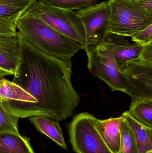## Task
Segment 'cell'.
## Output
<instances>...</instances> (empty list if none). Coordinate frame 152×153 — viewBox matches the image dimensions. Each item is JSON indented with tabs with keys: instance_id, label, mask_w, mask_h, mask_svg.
Wrapping results in <instances>:
<instances>
[{
	"instance_id": "6da1fadb",
	"label": "cell",
	"mask_w": 152,
	"mask_h": 153,
	"mask_svg": "<svg viewBox=\"0 0 152 153\" xmlns=\"http://www.w3.org/2000/svg\"><path fill=\"white\" fill-rule=\"evenodd\" d=\"M18 33L19 60L12 82L37 100L29 117L41 116L59 122L71 117L80 100L71 82V60L45 53Z\"/></svg>"
},
{
	"instance_id": "7a4b0ae2",
	"label": "cell",
	"mask_w": 152,
	"mask_h": 153,
	"mask_svg": "<svg viewBox=\"0 0 152 153\" xmlns=\"http://www.w3.org/2000/svg\"><path fill=\"white\" fill-rule=\"evenodd\" d=\"M16 28L27 41L42 52L55 58L68 61L81 47L27 10L16 22Z\"/></svg>"
},
{
	"instance_id": "3957f363",
	"label": "cell",
	"mask_w": 152,
	"mask_h": 153,
	"mask_svg": "<svg viewBox=\"0 0 152 153\" xmlns=\"http://www.w3.org/2000/svg\"><path fill=\"white\" fill-rule=\"evenodd\" d=\"M109 32L132 37L152 24V13L134 0H109Z\"/></svg>"
},
{
	"instance_id": "277c9868",
	"label": "cell",
	"mask_w": 152,
	"mask_h": 153,
	"mask_svg": "<svg viewBox=\"0 0 152 153\" xmlns=\"http://www.w3.org/2000/svg\"><path fill=\"white\" fill-rule=\"evenodd\" d=\"M28 10L56 31L77 43L84 50V29L75 11L55 8L37 1Z\"/></svg>"
},
{
	"instance_id": "5b68a950",
	"label": "cell",
	"mask_w": 152,
	"mask_h": 153,
	"mask_svg": "<svg viewBox=\"0 0 152 153\" xmlns=\"http://www.w3.org/2000/svg\"><path fill=\"white\" fill-rule=\"evenodd\" d=\"M88 112L76 115L68 126L70 141L76 153H112L93 124Z\"/></svg>"
},
{
	"instance_id": "8992f818",
	"label": "cell",
	"mask_w": 152,
	"mask_h": 153,
	"mask_svg": "<svg viewBox=\"0 0 152 153\" xmlns=\"http://www.w3.org/2000/svg\"><path fill=\"white\" fill-rule=\"evenodd\" d=\"M91 75L105 82L113 91L126 93L125 78L111 52L101 44L84 50Z\"/></svg>"
},
{
	"instance_id": "52a82bcc",
	"label": "cell",
	"mask_w": 152,
	"mask_h": 153,
	"mask_svg": "<svg viewBox=\"0 0 152 153\" xmlns=\"http://www.w3.org/2000/svg\"><path fill=\"white\" fill-rule=\"evenodd\" d=\"M84 29L85 44L84 50L98 45L109 34V9L104 1L75 12Z\"/></svg>"
},
{
	"instance_id": "ba28073f",
	"label": "cell",
	"mask_w": 152,
	"mask_h": 153,
	"mask_svg": "<svg viewBox=\"0 0 152 153\" xmlns=\"http://www.w3.org/2000/svg\"><path fill=\"white\" fill-rule=\"evenodd\" d=\"M126 83V94L132 102L142 99L152 100V64L141 60L131 61L120 68Z\"/></svg>"
},
{
	"instance_id": "9c48e42d",
	"label": "cell",
	"mask_w": 152,
	"mask_h": 153,
	"mask_svg": "<svg viewBox=\"0 0 152 153\" xmlns=\"http://www.w3.org/2000/svg\"><path fill=\"white\" fill-rule=\"evenodd\" d=\"M101 44L111 52L119 68L127 63L139 59L143 46L132 44L124 37L111 33Z\"/></svg>"
},
{
	"instance_id": "30bf717a",
	"label": "cell",
	"mask_w": 152,
	"mask_h": 153,
	"mask_svg": "<svg viewBox=\"0 0 152 153\" xmlns=\"http://www.w3.org/2000/svg\"><path fill=\"white\" fill-rule=\"evenodd\" d=\"M92 121L95 129L112 153H118L120 148L121 129L124 119L121 116L101 120L92 117Z\"/></svg>"
},
{
	"instance_id": "8fae6325",
	"label": "cell",
	"mask_w": 152,
	"mask_h": 153,
	"mask_svg": "<svg viewBox=\"0 0 152 153\" xmlns=\"http://www.w3.org/2000/svg\"><path fill=\"white\" fill-rule=\"evenodd\" d=\"M20 56V40L16 35L0 34V69L14 75Z\"/></svg>"
},
{
	"instance_id": "7c38bea8",
	"label": "cell",
	"mask_w": 152,
	"mask_h": 153,
	"mask_svg": "<svg viewBox=\"0 0 152 153\" xmlns=\"http://www.w3.org/2000/svg\"><path fill=\"white\" fill-rule=\"evenodd\" d=\"M134 136L138 153H145L152 150V128L146 126L136 120L125 111L121 115Z\"/></svg>"
},
{
	"instance_id": "4fadbf2b",
	"label": "cell",
	"mask_w": 152,
	"mask_h": 153,
	"mask_svg": "<svg viewBox=\"0 0 152 153\" xmlns=\"http://www.w3.org/2000/svg\"><path fill=\"white\" fill-rule=\"evenodd\" d=\"M29 120L38 132L48 137L64 150H68L62 130L58 121L41 116L30 117Z\"/></svg>"
},
{
	"instance_id": "5bb4252c",
	"label": "cell",
	"mask_w": 152,
	"mask_h": 153,
	"mask_svg": "<svg viewBox=\"0 0 152 153\" xmlns=\"http://www.w3.org/2000/svg\"><path fill=\"white\" fill-rule=\"evenodd\" d=\"M0 153H35L30 139L19 133L0 132Z\"/></svg>"
},
{
	"instance_id": "9a60e30c",
	"label": "cell",
	"mask_w": 152,
	"mask_h": 153,
	"mask_svg": "<svg viewBox=\"0 0 152 153\" xmlns=\"http://www.w3.org/2000/svg\"><path fill=\"white\" fill-rule=\"evenodd\" d=\"M37 0H0V19L16 23Z\"/></svg>"
},
{
	"instance_id": "2e32d148",
	"label": "cell",
	"mask_w": 152,
	"mask_h": 153,
	"mask_svg": "<svg viewBox=\"0 0 152 153\" xmlns=\"http://www.w3.org/2000/svg\"><path fill=\"white\" fill-rule=\"evenodd\" d=\"M129 113L141 124L152 128V100L142 99L132 102Z\"/></svg>"
},
{
	"instance_id": "e0dca14e",
	"label": "cell",
	"mask_w": 152,
	"mask_h": 153,
	"mask_svg": "<svg viewBox=\"0 0 152 153\" xmlns=\"http://www.w3.org/2000/svg\"><path fill=\"white\" fill-rule=\"evenodd\" d=\"M49 6L64 10H80L97 4L98 0H39Z\"/></svg>"
},
{
	"instance_id": "ac0fdd59",
	"label": "cell",
	"mask_w": 152,
	"mask_h": 153,
	"mask_svg": "<svg viewBox=\"0 0 152 153\" xmlns=\"http://www.w3.org/2000/svg\"><path fill=\"white\" fill-rule=\"evenodd\" d=\"M19 119L7 110L0 100V132L19 133Z\"/></svg>"
},
{
	"instance_id": "d6986e66",
	"label": "cell",
	"mask_w": 152,
	"mask_h": 153,
	"mask_svg": "<svg viewBox=\"0 0 152 153\" xmlns=\"http://www.w3.org/2000/svg\"><path fill=\"white\" fill-rule=\"evenodd\" d=\"M118 153H139L133 134L125 120L121 127L120 148Z\"/></svg>"
},
{
	"instance_id": "ffe728a7",
	"label": "cell",
	"mask_w": 152,
	"mask_h": 153,
	"mask_svg": "<svg viewBox=\"0 0 152 153\" xmlns=\"http://www.w3.org/2000/svg\"><path fill=\"white\" fill-rule=\"evenodd\" d=\"M132 41L135 44L144 46L152 43V24L133 35Z\"/></svg>"
},
{
	"instance_id": "44dd1931",
	"label": "cell",
	"mask_w": 152,
	"mask_h": 153,
	"mask_svg": "<svg viewBox=\"0 0 152 153\" xmlns=\"http://www.w3.org/2000/svg\"><path fill=\"white\" fill-rule=\"evenodd\" d=\"M16 25L15 22H10L0 19V34L16 35Z\"/></svg>"
},
{
	"instance_id": "7402d4cb",
	"label": "cell",
	"mask_w": 152,
	"mask_h": 153,
	"mask_svg": "<svg viewBox=\"0 0 152 153\" xmlns=\"http://www.w3.org/2000/svg\"><path fill=\"white\" fill-rule=\"evenodd\" d=\"M139 60L152 64V43L143 46Z\"/></svg>"
},
{
	"instance_id": "603a6c76",
	"label": "cell",
	"mask_w": 152,
	"mask_h": 153,
	"mask_svg": "<svg viewBox=\"0 0 152 153\" xmlns=\"http://www.w3.org/2000/svg\"><path fill=\"white\" fill-rule=\"evenodd\" d=\"M140 5L152 13V0H134Z\"/></svg>"
},
{
	"instance_id": "cb8c5ba5",
	"label": "cell",
	"mask_w": 152,
	"mask_h": 153,
	"mask_svg": "<svg viewBox=\"0 0 152 153\" xmlns=\"http://www.w3.org/2000/svg\"><path fill=\"white\" fill-rule=\"evenodd\" d=\"M7 75H11L10 74L4 70L0 69V80Z\"/></svg>"
},
{
	"instance_id": "d4e9b609",
	"label": "cell",
	"mask_w": 152,
	"mask_h": 153,
	"mask_svg": "<svg viewBox=\"0 0 152 153\" xmlns=\"http://www.w3.org/2000/svg\"><path fill=\"white\" fill-rule=\"evenodd\" d=\"M145 153H152V150L149 151V152H147Z\"/></svg>"
}]
</instances>
